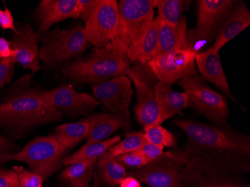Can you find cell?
<instances>
[{
    "mask_svg": "<svg viewBox=\"0 0 250 187\" xmlns=\"http://www.w3.org/2000/svg\"><path fill=\"white\" fill-rule=\"evenodd\" d=\"M29 76L22 77L0 102V127L15 139L62 119V114L43 100L41 91L29 86Z\"/></svg>",
    "mask_w": 250,
    "mask_h": 187,
    "instance_id": "6da1fadb",
    "label": "cell"
},
{
    "mask_svg": "<svg viewBox=\"0 0 250 187\" xmlns=\"http://www.w3.org/2000/svg\"><path fill=\"white\" fill-rule=\"evenodd\" d=\"M175 125L185 132L189 146L184 151L177 152L188 163L193 156L222 155L232 158L249 157V136L227 128L217 127L193 121H175Z\"/></svg>",
    "mask_w": 250,
    "mask_h": 187,
    "instance_id": "7a4b0ae2",
    "label": "cell"
},
{
    "mask_svg": "<svg viewBox=\"0 0 250 187\" xmlns=\"http://www.w3.org/2000/svg\"><path fill=\"white\" fill-rule=\"evenodd\" d=\"M131 64L126 52L109 43L94 49L85 59L66 63L62 66V73L74 81L95 85L126 75Z\"/></svg>",
    "mask_w": 250,
    "mask_h": 187,
    "instance_id": "3957f363",
    "label": "cell"
},
{
    "mask_svg": "<svg viewBox=\"0 0 250 187\" xmlns=\"http://www.w3.org/2000/svg\"><path fill=\"white\" fill-rule=\"evenodd\" d=\"M40 41L42 45L39 49V60L50 69L69 62L89 46L84 26L81 23L64 30L57 27L52 32H46L43 38L41 36Z\"/></svg>",
    "mask_w": 250,
    "mask_h": 187,
    "instance_id": "277c9868",
    "label": "cell"
},
{
    "mask_svg": "<svg viewBox=\"0 0 250 187\" xmlns=\"http://www.w3.org/2000/svg\"><path fill=\"white\" fill-rule=\"evenodd\" d=\"M240 1L235 0H199L196 28L189 31L188 39L196 53L217 39L226 20Z\"/></svg>",
    "mask_w": 250,
    "mask_h": 187,
    "instance_id": "5b68a950",
    "label": "cell"
},
{
    "mask_svg": "<svg viewBox=\"0 0 250 187\" xmlns=\"http://www.w3.org/2000/svg\"><path fill=\"white\" fill-rule=\"evenodd\" d=\"M66 151L52 135L31 140L11 160L27 163L29 171L46 180L63 166Z\"/></svg>",
    "mask_w": 250,
    "mask_h": 187,
    "instance_id": "8992f818",
    "label": "cell"
},
{
    "mask_svg": "<svg viewBox=\"0 0 250 187\" xmlns=\"http://www.w3.org/2000/svg\"><path fill=\"white\" fill-rule=\"evenodd\" d=\"M121 20L119 37L112 44L127 53L154 21L155 0H122L118 2Z\"/></svg>",
    "mask_w": 250,
    "mask_h": 187,
    "instance_id": "52a82bcc",
    "label": "cell"
},
{
    "mask_svg": "<svg viewBox=\"0 0 250 187\" xmlns=\"http://www.w3.org/2000/svg\"><path fill=\"white\" fill-rule=\"evenodd\" d=\"M189 97V107L218 125H224L229 115L227 101L213 91L200 76L187 77L176 82Z\"/></svg>",
    "mask_w": 250,
    "mask_h": 187,
    "instance_id": "ba28073f",
    "label": "cell"
},
{
    "mask_svg": "<svg viewBox=\"0 0 250 187\" xmlns=\"http://www.w3.org/2000/svg\"><path fill=\"white\" fill-rule=\"evenodd\" d=\"M85 36L95 48L114 42L120 33L121 20L116 0H97L85 21Z\"/></svg>",
    "mask_w": 250,
    "mask_h": 187,
    "instance_id": "9c48e42d",
    "label": "cell"
},
{
    "mask_svg": "<svg viewBox=\"0 0 250 187\" xmlns=\"http://www.w3.org/2000/svg\"><path fill=\"white\" fill-rule=\"evenodd\" d=\"M126 76L131 80L137 96V104L135 107L136 120L142 126L157 125L159 111L155 96L154 83L156 77L147 65L133 62Z\"/></svg>",
    "mask_w": 250,
    "mask_h": 187,
    "instance_id": "30bf717a",
    "label": "cell"
},
{
    "mask_svg": "<svg viewBox=\"0 0 250 187\" xmlns=\"http://www.w3.org/2000/svg\"><path fill=\"white\" fill-rule=\"evenodd\" d=\"M95 98L104 104L111 114L116 115L124 128L130 126V105L133 98L132 82L127 76H120L108 81L92 85Z\"/></svg>",
    "mask_w": 250,
    "mask_h": 187,
    "instance_id": "8fae6325",
    "label": "cell"
},
{
    "mask_svg": "<svg viewBox=\"0 0 250 187\" xmlns=\"http://www.w3.org/2000/svg\"><path fill=\"white\" fill-rule=\"evenodd\" d=\"M192 48L180 49L155 56L147 63L159 81L173 84L187 77L199 76L196 69V55Z\"/></svg>",
    "mask_w": 250,
    "mask_h": 187,
    "instance_id": "7c38bea8",
    "label": "cell"
},
{
    "mask_svg": "<svg viewBox=\"0 0 250 187\" xmlns=\"http://www.w3.org/2000/svg\"><path fill=\"white\" fill-rule=\"evenodd\" d=\"M184 161L176 152H167L146 166L127 173L149 187H181L180 172Z\"/></svg>",
    "mask_w": 250,
    "mask_h": 187,
    "instance_id": "4fadbf2b",
    "label": "cell"
},
{
    "mask_svg": "<svg viewBox=\"0 0 250 187\" xmlns=\"http://www.w3.org/2000/svg\"><path fill=\"white\" fill-rule=\"evenodd\" d=\"M41 94L49 105L70 118L86 115L101 104L92 95L78 92L71 85L41 91Z\"/></svg>",
    "mask_w": 250,
    "mask_h": 187,
    "instance_id": "5bb4252c",
    "label": "cell"
},
{
    "mask_svg": "<svg viewBox=\"0 0 250 187\" xmlns=\"http://www.w3.org/2000/svg\"><path fill=\"white\" fill-rule=\"evenodd\" d=\"M40 39L39 32H35L30 25L23 23L18 26L8 41L13 51L11 57L13 61L19 63L23 68L29 69L33 74L42 69L39 53Z\"/></svg>",
    "mask_w": 250,
    "mask_h": 187,
    "instance_id": "9a60e30c",
    "label": "cell"
},
{
    "mask_svg": "<svg viewBox=\"0 0 250 187\" xmlns=\"http://www.w3.org/2000/svg\"><path fill=\"white\" fill-rule=\"evenodd\" d=\"M172 83L158 81L154 85V96L158 106L159 117L157 125H161L167 119L189 107L188 93L178 92L172 89Z\"/></svg>",
    "mask_w": 250,
    "mask_h": 187,
    "instance_id": "2e32d148",
    "label": "cell"
},
{
    "mask_svg": "<svg viewBox=\"0 0 250 187\" xmlns=\"http://www.w3.org/2000/svg\"><path fill=\"white\" fill-rule=\"evenodd\" d=\"M195 62L202 79L213 84L227 98L238 103L231 94L219 52L210 47L205 51L199 52L196 55Z\"/></svg>",
    "mask_w": 250,
    "mask_h": 187,
    "instance_id": "e0dca14e",
    "label": "cell"
},
{
    "mask_svg": "<svg viewBox=\"0 0 250 187\" xmlns=\"http://www.w3.org/2000/svg\"><path fill=\"white\" fill-rule=\"evenodd\" d=\"M77 0H42L36 8L35 19L39 32H47L53 25L75 15Z\"/></svg>",
    "mask_w": 250,
    "mask_h": 187,
    "instance_id": "ac0fdd59",
    "label": "cell"
},
{
    "mask_svg": "<svg viewBox=\"0 0 250 187\" xmlns=\"http://www.w3.org/2000/svg\"><path fill=\"white\" fill-rule=\"evenodd\" d=\"M158 19V39L155 56L180 49L192 48L188 39L186 18L178 26H172L159 18Z\"/></svg>",
    "mask_w": 250,
    "mask_h": 187,
    "instance_id": "d6986e66",
    "label": "cell"
},
{
    "mask_svg": "<svg viewBox=\"0 0 250 187\" xmlns=\"http://www.w3.org/2000/svg\"><path fill=\"white\" fill-rule=\"evenodd\" d=\"M250 25V12L244 2H239L226 20L210 48L220 52L223 46L245 30Z\"/></svg>",
    "mask_w": 250,
    "mask_h": 187,
    "instance_id": "ffe728a7",
    "label": "cell"
},
{
    "mask_svg": "<svg viewBox=\"0 0 250 187\" xmlns=\"http://www.w3.org/2000/svg\"><path fill=\"white\" fill-rule=\"evenodd\" d=\"M159 19L156 18L137 42L129 47L127 55L131 63L147 65L155 56L158 39Z\"/></svg>",
    "mask_w": 250,
    "mask_h": 187,
    "instance_id": "44dd1931",
    "label": "cell"
},
{
    "mask_svg": "<svg viewBox=\"0 0 250 187\" xmlns=\"http://www.w3.org/2000/svg\"><path fill=\"white\" fill-rule=\"evenodd\" d=\"M85 119L92 125L85 145L105 141L119 128L124 127L121 119L113 114H96Z\"/></svg>",
    "mask_w": 250,
    "mask_h": 187,
    "instance_id": "7402d4cb",
    "label": "cell"
},
{
    "mask_svg": "<svg viewBox=\"0 0 250 187\" xmlns=\"http://www.w3.org/2000/svg\"><path fill=\"white\" fill-rule=\"evenodd\" d=\"M91 122L83 119L78 122L66 123L56 126L53 135L66 152L87 139L91 130Z\"/></svg>",
    "mask_w": 250,
    "mask_h": 187,
    "instance_id": "603a6c76",
    "label": "cell"
},
{
    "mask_svg": "<svg viewBox=\"0 0 250 187\" xmlns=\"http://www.w3.org/2000/svg\"><path fill=\"white\" fill-rule=\"evenodd\" d=\"M96 163V160L76 162L62 171L60 178L62 181H68L75 187L88 186L93 177Z\"/></svg>",
    "mask_w": 250,
    "mask_h": 187,
    "instance_id": "cb8c5ba5",
    "label": "cell"
},
{
    "mask_svg": "<svg viewBox=\"0 0 250 187\" xmlns=\"http://www.w3.org/2000/svg\"><path fill=\"white\" fill-rule=\"evenodd\" d=\"M121 140L120 136H116L111 139H106L101 143L83 145L77 152L63 159V165L69 166L76 162L83 160H96L104 155L108 149L119 143Z\"/></svg>",
    "mask_w": 250,
    "mask_h": 187,
    "instance_id": "d4e9b609",
    "label": "cell"
},
{
    "mask_svg": "<svg viewBox=\"0 0 250 187\" xmlns=\"http://www.w3.org/2000/svg\"><path fill=\"white\" fill-rule=\"evenodd\" d=\"M96 164L100 177L107 185L112 187L119 185L127 177L125 167L106 152L98 159Z\"/></svg>",
    "mask_w": 250,
    "mask_h": 187,
    "instance_id": "484cf974",
    "label": "cell"
},
{
    "mask_svg": "<svg viewBox=\"0 0 250 187\" xmlns=\"http://www.w3.org/2000/svg\"><path fill=\"white\" fill-rule=\"evenodd\" d=\"M188 2L183 0H155L157 17L172 26H178L186 18L183 12Z\"/></svg>",
    "mask_w": 250,
    "mask_h": 187,
    "instance_id": "4316f807",
    "label": "cell"
},
{
    "mask_svg": "<svg viewBox=\"0 0 250 187\" xmlns=\"http://www.w3.org/2000/svg\"><path fill=\"white\" fill-rule=\"evenodd\" d=\"M143 136L147 143H152L164 147H173L176 145V139L161 125H151L144 127Z\"/></svg>",
    "mask_w": 250,
    "mask_h": 187,
    "instance_id": "83f0119b",
    "label": "cell"
},
{
    "mask_svg": "<svg viewBox=\"0 0 250 187\" xmlns=\"http://www.w3.org/2000/svg\"><path fill=\"white\" fill-rule=\"evenodd\" d=\"M147 143L143 133H128L126 137L108 149L107 153L112 157L136 151Z\"/></svg>",
    "mask_w": 250,
    "mask_h": 187,
    "instance_id": "f1b7e54d",
    "label": "cell"
},
{
    "mask_svg": "<svg viewBox=\"0 0 250 187\" xmlns=\"http://www.w3.org/2000/svg\"><path fill=\"white\" fill-rule=\"evenodd\" d=\"M12 169L16 173L21 187H43L44 179L38 174L19 166H15Z\"/></svg>",
    "mask_w": 250,
    "mask_h": 187,
    "instance_id": "f546056e",
    "label": "cell"
},
{
    "mask_svg": "<svg viewBox=\"0 0 250 187\" xmlns=\"http://www.w3.org/2000/svg\"><path fill=\"white\" fill-rule=\"evenodd\" d=\"M116 160L124 167L126 166L130 168H136L140 169L143 167L146 166L152 160L143 157L141 154L136 153V151L127 153V154H122L115 157Z\"/></svg>",
    "mask_w": 250,
    "mask_h": 187,
    "instance_id": "4dcf8cb0",
    "label": "cell"
},
{
    "mask_svg": "<svg viewBox=\"0 0 250 187\" xmlns=\"http://www.w3.org/2000/svg\"><path fill=\"white\" fill-rule=\"evenodd\" d=\"M20 150L19 147L11 139L4 136H0V163L10 161Z\"/></svg>",
    "mask_w": 250,
    "mask_h": 187,
    "instance_id": "1f68e13d",
    "label": "cell"
},
{
    "mask_svg": "<svg viewBox=\"0 0 250 187\" xmlns=\"http://www.w3.org/2000/svg\"><path fill=\"white\" fill-rule=\"evenodd\" d=\"M15 62L12 58H5L0 61V89L10 83L15 73Z\"/></svg>",
    "mask_w": 250,
    "mask_h": 187,
    "instance_id": "d6a6232c",
    "label": "cell"
},
{
    "mask_svg": "<svg viewBox=\"0 0 250 187\" xmlns=\"http://www.w3.org/2000/svg\"><path fill=\"white\" fill-rule=\"evenodd\" d=\"M97 0H77L74 19L81 18L85 22L92 12Z\"/></svg>",
    "mask_w": 250,
    "mask_h": 187,
    "instance_id": "836d02e7",
    "label": "cell"
},
{
    "mask_svg": "<svg viewBox=\"0 0 250 187\" xmlns=\"http://www.w3.org/2000/svg\"><path fill=\"white\" fill-rule=\"evenodd\" d=\"M136 152L146 158L154 160L164 154V147L152 143H146Z\"/></svg>",
    "mask_w": 250,
    "mask_h": 187,
    "instance_id": "e575fe53",
    "label": "cell"
},
{
    "mask_svg": "<svg viewBox=\"0 0 250 187\" xmlns=\"http://www.w3.org/2000/svg\"><path fill=\"white\" fill-rule=\"evenodd\" d=\"M0 187H21L13 169L0 168Z\"/></svg>",
    "mask_w": 250,
    "mask_h": 187,
    "instance_id": "d590c367",
    "label": "cell"
},
{
    "mask_svg": "<svg viewBox=\"0 0 250 187\" xmlns=\"http://www.w3.org/2000/svg\"><path fill=\"white\" fill-rule=\"evenodd\" d=\"M0 27L3 30L10 29L13 31V32H16L13 16L8 8H5V10L0 8Z\"/></svg>",
    "mask_w": 250,
    "mask_h": 187,
    "instance_id": "8d00e7d4",
    "label": "cell"
},
{
    "mask_svg": "<svg viewBox=\"0 0 250 187\" xmlns=\"http://www.w3.org/2000/svg\"><path fill=\"white\" fill-rule=\"evenodd\" d=\"M13 51L11 50L9 42L0 36V61L5 58L12 57Z\"/></svg>",
    "mask_w": 250,
    "mask_h": 187,
    "instance_id": "74e56055",
    "label": "cell"
},
{
    "mask_svg": "<svg viewBox=\"0 0 250 187\" xmlns=\"http://www.w3.org/2000/svg\"><path fill=\"white\" fill-rule=\"evenodd\" d=\"M119 185L120 187H141L140 181L131 176L126 177Z\"/></svg>",
    "mask_w": 250,
    "mask_h": 187,
    "instance_id": "f35d334b",
    "label": "cell"
},
{
    "mask_svg": "<svg viewBox=\"0 0 250 187\" xmlns=\"http://www.w3.org/2000/svg\"><path fill=\"white\" fill-rule=\"evenodd\" d=\"M203 187H231V186H225V185H215V186H206Z\"/></svg>",
    "mask_w": 250,
    "mask_h": 187,
    "instance_id": "ab89813d",
    "label": "cell"
},
{
    "mask_svg": "<svg viewBox=\"0 0 250 187\" xmlns=\"http://www.w3.org/2000/svg\"><path fill=\"white\" fill-rule=\"evenodd\" d=\"M74 187V186H69V187ZM89 187V186H85V187Z\"/></svg>",
    "mask_w": 250,
    "mask_h": 187,
    "instance_id": "60d3db41",
    "label": "cell"
}]
</instances>
